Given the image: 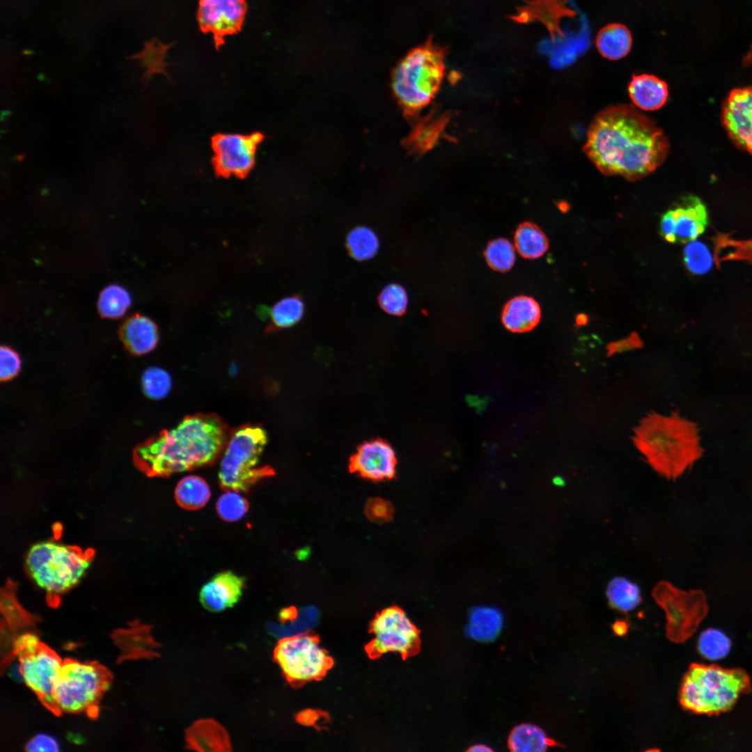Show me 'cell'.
Instances as JSON below:
<instances>
[{"mask_svg":"<svg viewBox=\"0 0 752 752\" xmlns=\"http://www.w3.org/2000/svg\"><path fill=\"white\" fill-rule=\"evenodd\" d=\"M583 150L602 173L635 181L664 163L669 143L652 119L632 106L619 104L593 119Z\"/></svg>","mask_w":752,"mask_h":752,"instance_id":"1","label":"cell"},{"mask_svg":"<svg viewBox=\"0 0 752 752\" xmlns=\"http://www.w3.org/2000/svg\"><path fill=\"white\" fill-rule=\"evenodd\" d=\"M230 432L215 414H197L182 418L139 446L136 466L146 475L167 477L214 462L222 454Z\"/></svg>","mask_w":752,"mask_h":752,"instance_id":"2","label":"cell"},{"mask_svg":"<svg viewBox=\"0 0 752 752\" xmlns=\"http://www.w3.org/2000/svg\"><path fill=\"white\" fill-rule=\"evenodd\" d=\"M631 439L650 467L668 480L681 476L704 452L696 423L677 412L648 413L633 429Z\"/></svg>","mask_w":752,"mask_h":752,"instance_id":"3","label":"cell"},{"mask_svg":"<svg viewBox=\"0 0 752 752\" xmlns=\"http://www.w3.org/2000/svg\"><path fill=\"white\" fill-rule=\"evenodd\" d=\"M94 556L91 549L66 545L55 540L33 545L25 556V567L35 584L43 590L50 605L82 579Z\"/></svg>","mask_w":752,"mask_h":752,"instance_id":"4","label":"cell"},{"mask_svg":"<svg viewBox=\"0 0 752 752\" xmlns=\"http://www.w3.org/2000/svg\"><path fill=\"white\" fill-rule=\"evenodd\" d=\"M751 682L740 668L692 664L680 689V703L687 710L702 714H718L730 710Z\"/></svg>","mask_w":752,"mask_h":752,"instance_id":"5","label":"cell"},{"mask_svg":"<svg viewBox=\"0 0 752 752\" xmlns=\"http://www.w3.org/2000/svg\"><path fill=\"white\" fill-rule=\"evenodd\" d=\"M446 50L429 38L411 50L392 77L395 98L408 116L427 107L440 88L445 73Z\"/></svg>","mask_w":752,"mask_h":752,"instance_id":"6","label":"cell"},{"mask_svg":"<svg viewBox=\"0 0 752 752\" xmlns=\"http://www.w3.org/2000/svg\"><path fill=\"white\" fill-rule=\"evenodd\" d=\"M267 441L265 430L256 424H245L230 432L219 471L222 489L245 492L262 479L274 475L272 467L260 464Z\"/></svg>","mask_w":752,"mask_h":752,"instance_id":"7","label":"cell"},{"mask_svg":"<svg viewBox=\"0 0 752 752\" xmlns=\"http://www.w3.org/2000/svg\"><path fill=\"white\" fill-rule=\"evenodd\" d=\"M111 674L95 661L73 659L63 661L54 690L56 706L60 713H86L95 717L98 704L111 682Z\"/></svg>","mask_w":752,"mask_h":752,"instance_id":"8","label":"cell"},{"mask_svg":"<svg viewBox=\"0 0 752 752\" xmlns=\"http://www.w3.org/2000/svg\"><path fill=\"white\" fill-rule=\"evenodd\" d=\"M274 659L286 680L297 687L323 677L333 666V660L321 647L318 638L301 634L279 641Z\"/></svg>","mask_w":752,"mask_h":752,"instance_id":"9","label":"cell"},{"mask_svg":"<svg viewBox=\"0 0 752 752\" xmlns=\"http://www.w3.org/2000/svg\"><path fill=\"white\" fill-rule=\"evenodd\" d=\"M652 596L665 611L666 636L674 642L686 640L707 611L705 595L700 590L685 591L660 581L653 588Z\"/></svg>","mask_w":752,"mask_h":752,"instance_id":"10","label":"cell"},{"mask_svg":"<svg viewBox=\"0 0 752 752\" xmlns=\"http://www.w3.org/2000/svg\"><path fill=\"white\" fill-rule=\"evenodd\" d=\"M373 639L366 646L370 657L388 652L402 658L416 655L421 647L419 630L398 606H390L377 613L370 625Z\"/></svg>","mask_w":752,"mask_h":752,"instance_id":"11","label":"cell"},{"mask_svg":"<svg viewBox=\"0 0 752 752\" xmlns=\"http://www.w3.org/2000/svg\"><path fill=\"white\" fill-rule=\"evenodd\" d=\"M260 132L251 134L219 133L212 138V164L217 176L232 175L244 178L253 168L258 145L263 141Z\"/></svg>","mask_w":752,"mask_h":752,"instance_id":"12","label":"cell"},{"mask_svg":"<svg viewBox=\"0 0 752 752\" xmlns=\"http://www.w3.org/2000/svg\"><path fill=\"white\" fill-rule=\"evenodd\" d=\"M21 677L42 704L58 714L54 690L63 661L42 643L32 652L18 657Z\"/></svg>","mask_w":752,"mask_h":752,"instance_id":"13","label":"cell"},{"mask_svg":"<svg viewBox=\"0 0 752 752\" xmlns=\"http://www.w3.org/2000/svg\"><path fill=\"white\" fill-rule=\"evenodd\" d=\"M707 224L706 206L697 196L689 195L681 198L663 214L659 230L668 242L687 243L698 237Z\"/></svg>","mask_w":752,"mask_h":752,"instance_id":"14","label":"cell"},{"mask_svg":"<svg viewBox=\"0 0 752 752\" xmlns=\"http://www.w3.org/2000/svg\"><path fill=\"white\" fill-rule=\"evenodd\" d=\"M246 11V0H199L197 20L201 31L211 34L219 49L227 36L241 31Z\"/></svg>","mask_w":752,"mask_h":752,"instance_id":"15","label":"cell"},{"mask_svg":"<svg viewBox=\"0 0 752 752\" xmlns=\"http://www.w3.org/2000/svg\"><path fill=\"white\" fill-rule=\"evenodd\" d=\"M395 451L385 440L377 438L361 444L350 457L349 470L361 477L375 480L392 479L396 473Z\"/></svg>","mask_w":752,"mask_h":752,"instance_id":"16","label":"cell"},{"mask_svg":"<svg viewBox=\"0 0 752 752\" xmlns=\"http://www.w3.org/2000/svg\"><path fill=\"white\" fill-rule=\"evenodd\" d=\"M722 118L732 141L752 154V86L731 91L723 105Z\"/></svg>","mask_w":752,"mask_h":752,"instance_id":"17","label":"cell"},{"mask_svg":"<svg viewBox=\"0 0 752 752\" xmlns=\"http://www.w3.org/2000/svg\"><path fill=\"white\" fill-rule=\"evenodd\" d=\"M245 581L244 577L230 570L219 572L201 588L200 602L211 612L233 607L242 596Z\"/></svg>","mask_w":752,"mask_h":752,"instance_id":"18","label":"cell"},{"mask_svg":"<svg viewBox=\"0 0 752 752\" xmlns=\"http://www.w3.org/2000/svg\"><path fill=\"white\" fill-rule=\"evenodd\" d=\"M189 749L198 751H230L231 744L226 730L215 720L199 719L185 731Z\"/></svg>","mask_w":752,"mask_h":752,"instance_id":"19","label":"cell"},{"mask_svg":"<svg viewBox=\"0 0 752 752\" xmlns=\"http://www.w3.org/2000/svg\"><path fill=\"white\" fill-rule=\"evenodd\" d=\"M633 104L643 111L661 108L668 97V87L664 80L649 74L634 75L628 85Z\"/></svg>","mask_w":752,"mask_h":752,"instance_id":"20","label":"cell"},{"mask_svg":"<svg viewBox=\"0 0 752 752\" xmlns=\"http://www.w3.org/2000/svg\"><path fill=\"white\" fill-rule=\"evenodd\" d=\"M120 336L128 350L138 355L151 352L159 340L156 324L149 318L138 313L124 322L120 328Z\"/></svg>","mask_w":752,"mask_h":752,"instance_id":"21","label":"cell"},{"mask_svg":"<svg viewBox=\"0 0 752 752\" xmlns=\"http://www.w3.org/2000/svg\"><path fill=\"white\" fill-rule=\"evenodd\" d=\"M539 304L532 297L521 295L509 300L504 306L501 320L504 327L513 333H524L534 329L540 320Z\"/></svg>","mask_w":752,"mask_h":752,"instance_id":"22","label":"cell"},{"mask_svg":"<svg viewBox=\"0 0 752 752\" xmlns=\"http://www.w3.org/2000/svg\"><path fill=\"white\" fill-rule=\"evenodd\" d=\"M595 43L602 56L615 61L627 55L632 48V38L625 26L613 23L598 32Z\"/></svg>","mask_w":752,"mask_h":752,"instance_id":"23","label":"cell"},{"mask_svg":"<svg viewBox=\"0 0 752 752\" xmlns=\"http://www.w3.org/2000/svg\"><path fill=\"white\" fill-rule=\"evenodd\" d=\"M561 746L539 727L529 723L515 726L510 733L508 746L512 751H545Z\"/></svg>","mask_w":752,"mask_h":752,"instance_id":"24","label":"cell"},{"mask_svg":"<svg viewBox=\"0 0 752 752\" xmlns=\"http://www.w3.org/2000/svg\"><path fill=\"white\" fill-rule=\"evenodd\" d=\"M610 607L627 613L634 610L642 601L640 587L625 577H616L608 583L606 590Z\"/></svg>","mask_w":752,"mask_h":752,"instance_id":"25","label":"cell"},{"mask_svg":"<svg viewBox=\"0 0 752 752\" xmlns=\"http://www.w3.org/2000/svg\"><path fill=\"white\" fill-rule=\"evenodd\" d=\"M502 627V615L494 607L473 608L469 615L468 634L479 641H491L499 634Z\"/></svg>","mask_w":752,"mask_h":752,"instance_id":"26","label":"cell"},{"mask_svg":"<svg viewBox=\"0 0 752 752\" xmlns=\"http://www.w3.org/2000/svg\"><path fill=\"white\" fill-rule=\"evenodd\" d=\"M514 241L519 253L527 259L541 257L549 248V241L545 233L531 222L522 223L517 227Z\"/></svg>","mask_w":752,"mask_h":752,"instance_id":"27","label":"cell"},{"mask_svg":"<svg viewBox=\"0 0 752 752\" xmlns=\"http://www.w3.org/2000/svg\"><path fill=\"white\" fill-rule=\"evenodd\" d=\"M211 495L207 482L196 476H188L178 483L175 489V498L180 506L187 510L203 508Z\"/></svg>","mask_w":752,"mask_h":752,"instance_id":"28","label":"cell"},{"mask_svg":"<svg viewBox=\"0 0 752 752\" xmlns=\"http://www.w3.org/2000/svg\"><path fill=\"white\" fill-rule=\"evenodd\" d=\"M304 311V303L300 296L295 295L281 299L269 312L270 322L267 331L294 326L303 318Z\"/></svg>","mask_w":752,"mask_h":752,"instance_id":"29","label":"cell"},{"mask_svg":"<svg viewBox=\"0 0 752 752\" xmlns=\"http://www.w3.org/2000/svg\"><path fill=\"white\" fill-rule=\"evenodd\" d=\"M530 3V6L525 8L537 10L532 14L533 18L540 19L554 38L556 35L563 36L559 26L561 19L564 16L572 17L575 14L573 10L567 7L564 0H535Z\"/></svg>","mask_w":752,"mask_h":752,"instance_id":"30","label":"cell"},{"mask_svg":"<svg viewBox=\"0 0 752 752\" xmlns=\"http://www.w3.org/2000/svg\"><path fill=\"white\" fill-rule=\"evenodd\" d=\"M346 247L352 258L358 261H364L376 255L379 249V240L370 228L357 226L348 233Z\"/></svg>","mask_w":752,"mask_h":752,"instance_id":"31","label":"cell"},{"mask_svg":"<svg viewBox=\"0 0 752 752\" xmlns=\"http://www.w3.org/2000/svg\"><path fill=\"white\" fill-rule=\"evenodd\" d=\"M130 304V295L125 288L110 285L100 292L97 308L102 317L118 318L125 314Z\"/></svg>","mask_w":752,"mask_h":752,"instance_id":"32","label":"cell"},{"mask_svg":"<svg viewBox=\"0 0 752 752\" xmlns=\"http://www.w3.org/2000/svg\"><path fill=\"white\" fill-rule=\"evenodd\" d=\"M485 258L492 269L506 272L510 270L515 263V247L505 238L494 240L487 244L485 250Z\"/></svg>","mask_w":752,"mask_h":752,"instance_id":"33","label":"cell"},{"mask_svg":"<svg viewBox=\"0 0 752 752\" xmlns=\"http://www.w3.org/2000/svg\"><path fill=\"white\" fill-rule=\"evenodd\" d=\"M700 655L710 660H719L725 657L730 649L729 638L721 631L708 629L700 634L698 641Z\"/></svg>","mask_w":752,"mask_h":752,"instance_id":"34","label":"cell"},{"mask_svg":"<svg viewBox=\"0 0 752 752\" xmlns=\"http://www.w3.org/2000/svg\"><path fill=\"white\" fill-rule=\"evenodd\" d=\"M141 382L145 394L155 400L166 396L172 385L170 375L164 369L157 367L147 368L142 375Z\"/></svg>","mask_w":752,"mask_h":752,"instance_id":"35","label":"cell"},{"mask_svg":"<svg viewBox=\"0 0 752 752\" xmlns=\"http://www.w3.org/2000/svg\"><path fill=\"white\" fill-rule=\"evenodd\" d=\"M440 132V123L423 120L417 125L405 140L406 146L413 152H423L435 141Z\"/></svg>","mask_w":752,"mask_h":752,"instance_id":"36","label":"cell"},{"mask_svg":"<svg viewBox=\"0 0 752 752\" xmlns=\"http://www.w3.org/2000/svg\"><path fill=\"white\" fill-rule=\"evenodd\" d=\"M247 500L240 492L227 490L217 502L219 516L227 522H235L242 518L249 509Z\"/></svg>","mask_w":752,"mask_h":752,"instance_id":"37","label":"cell"},{"mask_svg":"<svg viewBox=\"0 0 752 752\" xmlns=\"http://www.w3.org/2000/svg\"><path fill=\"white\" fill-rule=\"evenodd\" d=\"M378 302L386 313L395 316H402L407 311L408 297L402 285L391 283L380 292Z\"/></svg>","mask_w":752,"mask_h":752,"instance_id":"38","label":"cell"},{"mask_svg":"<svg viewBox=\"0 0 752 752\" xmlns=\"http://www.w3.org/2000/svg\"><path fill=\"white\" fill-rule=\"evenodd\" d=\"M684 259L687 268L692 273L701 274L707 270V251L699 242H690L684 249Z\"/></svg>","mask_w":752,"mask_h":752,"instance_id":"39","label":"cell"},{"mask_svg":"<svg viewBox=\"0 0 752 752\" xmlns=\"http://www.w3.org/2000/svg\"><path fill=\"white\" fill-rule=\"evenodd\" d=\"M364 512L370 521L377 524H384L391 521L394 510L389 501L375 497L367 501Z\"/></svg>","mask_w":752,"mask_h":752,"instance_id":"40","label":"cell"},{"mask_svg":"<svg viewBox=\"0 0 752 752\" xmlns=\"http://www.w3.org/2000/svg\"><path fill=\"white\" fill-rule=\"evenodd\" d=\"M21 361L15 351L7 346H2L0 350V377L1 380H8L14 377L19 373Z\"/></svg>","mask_w":752,"mask_h":752,"instance_id":"41","label":"cell"},{"mask_svg":"<svg viewBox=\"0 0 752 752\" xmlns=\"http://www.w3.org/2000/svg\"><path fill=\"white\" fill-rule=\"evenodd\" d=\"M643 345V343L639 334L633 332L624 339L609 343L606 347V355L609 357L618 353L639 349Z\"/></svg>","mask_w":752,"mask_h":752,"instance_id":"42","label":"cell"},{"mask_svg":"<svg viewBox=\"0 0 752 752\" xmlns=\"http://www.w3.org/2000/svg\"><path fill=\"white\" fill-rule=\"evenodd\" d=\"M25 750L34 752H55L59 751V746L53 737L47 734H39L27 742Z\"/></svg>","mask_w":752,"mask_h":752,"instance_id":"43","label":"cell"},{"mask_svg":"<svg viewBox=\"0 0 752 752\" xmlns=\"http://www.w3.org/2000/svg\"><path fill=\"white\" fill-rule=\"evenodd\" d=\"M38 637L30 632L24 633L13 642V653L17 657L33 652L40 644Z\"/></svg>","mask_w":752,"mask_h":752,"instance_id":"44","label":"cell"},{"mask_svg":"<svg viewBox=\"0 0 752 752\" xmlns=\"http://www.w3.org/2000/svg\"><path fill=\"white\" fill-rule=\"evenodd\" d=\"M297 616V611L295 607L284 608L279 613V618L283 622L292 620Z\"/></svg>","mask_w":752,"mask_h":752,"instance_id":"45","label":"cell"},{"mask_svg":"<svg viewBox=\"0 0 752 752\" xmlns=\"http://www.w3.org/2000/svg\"><path fill=\"white\" fill-rule=\"evenodd\" d=\"M315 719H316L315 713H312L311 712H306V711L300 713L297 716L298 721L300 723H304V724L313 723V721L315 720Z\"/></svg>","mask_w":752,"mask_h":752,"instance_id":"46","label":"cell"},{"mask_svg":"<svg viewBox=\"0 0 752 752\" xmlns=\"http://www.w3.org/2000/svg\"><path fill=\"white\" fill-rule=\"evenodd\" d=\"M627 623L624 620L616 621L613 627L614 632L618 635L625 634L628 629Z\"/></svg>","mask_w":752,"mask_h":752,"instance_id":"47","label":"cell"},{"mask_svg":"<svg viewBox=\"0 0 752 752\" xmlns=\"http://www.w3.org/2000/svg\"><path fill=\"white\" fill-rule=\"evenodd\" d=\"M468 751H492V749L484 744H476L467 749Z\"/></svg>","mask_w":752,"mask_h":752,"instance_id":"48","label":"cell"},{"mask_svg":"<svg viewBox=\"0 0 752 752\" xmlns=\"http://www.w3.org/2000/svg\"><path fill=\"white\" fill-rule=\"evenodd\" d=\"M742 62L744 65L752 64V45L748 53L744 56Z\"/></svg>","mask_w":752,"mask_h":752,"instance_id":"49","label":"cell"},{"mask_svg":"<svg viewBox=\"0 0 752 752\" xmlns=\"http://www.w3.org/2000/svg\"><path fill=\"white\" fill-rule=\"evenodd\" d=\"M578 325H584L588 322V317L585 314H579L576 319Z\"/></svg>","mask_w":752,"mask_h":752,"instance_id":"50","label":"cell"}]
</instances>
